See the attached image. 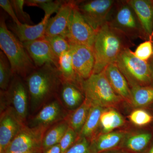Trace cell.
Listing matches in <instances>:
<instances>
[{
  "mask_svg": "<svg viewBox=\"0 0 153 153\" xmlns=\"http://www.w3.org/2000/svg\"><path fill=\"white\" fill-rule=\"evenodd\" d=\"M25 79L32 112L57 97L62 82L58 69L51 64L36 68Z\"/></svg>",
  "mask_w": 153,
  "mask_h": 153,
  "instance_id": "1",
  "label": "cell"
},
{
  "mask_svg": "<svg viewBox=\"0 0 153 153\" xmlns=\"http://www.w3.org/2000/svg\"><path fill=\"white\" fill-rule=\"evenodd\" d=\"M134 46L123 33L106 23L97 32L92 47L95 59L92 74L100 73L115 63L122 52Z\"/></svg>",
  "mask_w": 153,
  "mask_h": 153,
  "instance_id": "2",
  "label": "cell"
},
{
  "mask_svg": "<svg viewBox=\"0 0 153 153\" xmlns=\"http://www.w3.org/2000/svg\"><path fill=\"white\" fill-rule=\"evenodd\" d=\"M0 48L8 59L14 74L25 79L37 68L23 43L8 30L4 17L0 20Z\"/></svg>",
  "mask_w": 153,
  "mask_h": 153,
  "instance_id": "3",
  "label": "cell"
},
{
  "mask_svg": "<svg viewBox=\"0 0 153 153\" xmlns=\"http://www.w3.org/2000/svg\"><path fill=\"white\" fill-rule=\"evenodd\" d=\"M107 23L131 41L137 39L148 40L136 14L127 0L116 1Z\"/></svg>",
  "mask_w": 153,
  "mask_h": 153,
  "instance_id": "4",
  "label": "cell"
},
{
  "mask_svg": "<svg viewBox=\"0 0 153 153\" xmlns=\"http://www.w3.org/2000/svg\"><path fill=\"white\" fill-rule=\"evenodd\" d=\"M81 88L85 99L92 105L109 107L123 100L113 89L104 70L82 80Z\"/></svg>",
  "mask_w": 153,
  "mask_h": 153,
  "instance_id": "5",
  "label": "cell"
},
{
  "mask_svg": "<svg viewBox=\"0 0 153 153\" xmlns=\"http://www.w3.org/2000/svg\"><path fill=\"white\" fill-rule=\"evenodd\" d=\"M115 63L130 88L151 86L152 73L148 61L139 59L130 48L122 52Z\"/></svg>",
  "mask_w": 153,
  "mask_h": 153,
  "instance_id": "6",
  "label": "cell"
},
{
  "mask_svg": "<svg viewBox=\"0 0 153 153\" xmlns=\"http://www.w3.org/2000/svg\"><path fill=\"white\" fill-rule=\"evenodd\" d=\"M49 128L23 126L4 153H30L43 150L42 143Z\"/></svg>",
  "mask_w": 153,
  "mask_h": 153,
  "instance_id": "7",
  "label": "cell"
},
{
  "mask_svg": "<svg viewBox=\"0 0 153 153\" xmlns=\"http://www.w3.org/2000/svg\"><path fill=\"white\" fill-rule=\"evenodd\" d=\"M115 2L114 0L77 1L76 7L83 19L97 32L107 22Z\"/></svg>",
  "mask_w": 153,
  "mask_h": 153,
  "instance_id": "8",
  "label": "cell"
},
{
  "mask_svg": "<svg viewBox=\"0 0 153 153\" xmlns=\"http://www.w3.org/2000/svg\"><path fill=\"white\" fill-rule=\"evenodd\" d=\"M96 34V31L79 13L76 4L71 13L65 38L71 45H83L92 48Z\"/></svg>",
  "mask_w": 153,
  "mask_h": 153,
  "instance_id": "9",
  "label": "cell"
},
{
  "mask_svg": "<svg viewBox=\"0 0 153 153\" xmlns=\"http://www.w3.org/2000/svg\"><path fill=\"white\" fill-rule=\"evenodd\" d=\"M69 113L57 96L41 108L30 120L28 126L49 128L55 124L66 120Z\"/></svg>",
  "mask_w": 153,
  "mask_h": 153,
  "instance_id": "10",
  "label": "cell"
},
{
  "mask_svg": "<svg viewBox=\"0 0 153 153\" xmlns=\"http://www.w3.org/2000/svg\"><path fill=\"white\" fill-rule=\"evenodd\" d=\"M6 93L10 106L15 111L20 120L25 123L30 100L27 88L22 77L15 74Z\"/></svg>",
  "mask_w": 153,
  "mask_h": 153,
  "instance_id": "11",
  "label": "cell"
},
{
  "mask_svg": "<svg viewBox=\"0 0 153 153\" xmlns=\"http://www.w3.org/2000/svg\"><path fill=\"white\" fill-rule=\"evenodd\" d=\"M25 123L17 116L11 107L1 113L0 153H4Z\"/></svg>",
  "mask_w": 153,
  "mask_h": 153,
  "instance_id": "12",
  "label": "cell"
},
{
  "mask_svg": "<svg viewBox=\"0 0 153 153\" xmlns=\"http://www.w3.org/2000/svg\"><path fill=\"white\" fill-rule=\"evenodd\" d=\"M23 45L36 68L51 64L58 68V58L45 38L23 42Z\"/></svg>",
  "mask_w": 153,
  "mask_h": 153,
  "instance_id": "13",
  "label": "cell"
},
{
  "mask_svg": "<svg viewBox=\"0 0 153 153\" xmlns=\"http://www.w3.org/2000/svg\"><path fill=\"white\" fill-rule=\"evenodd\" d=\"M70 52L74 69L79 78L81 80L89 78L93 74L95 63L92 47L71 45Z\"/></svg>",
  "mask_w": 153,
  "mask_h": 153,
  "instance_id": "14",
  "label": "cell"
},
{
  "mask_svg": "<svg viewBox=\"0 0 153 153\" xmlns=\"http://www.w3.org/2000/svg\"><path fill=\"white\" fill-rule=\"evenodd\" d=\"M76 2L77 1H63L56 15L49 19L45 36H60L65 38L71 13Z\"/></svg>",
  "mask_w": 153,
  "mask_h": 153,
  "instance_id": "15",
  "label": "cell"
},
{
  "mask_svg": "<svg viewBox=\"0 0 153 153\" xmlns=\"http://www.w3.org/2000/svg\"><path fill=\"white\" fill-rule=\"evenodd\" d=\"M139 20L148 40L153 36V0H127Z\"/></svg>",
  "mask_w": 153,
  "mask_h": 153,
  "instance_id": "16",
  "label": "cell"
},
{
  "mask_svg": "<svg viewBox=\"0 0 153 153\" xmlns=\"http://www.w3.org/2000/svg\"><path fill=\"white\" fill-rule=\"evenodd\" d=\"M50 15H45L42 21L35 25L14 23L10 26V31L21 42H26L45 38V32Z\"/></svg>",
  "mask_w": 153,
  "mask_h": 153,
  "instance_id": "17",
  "label": "cell"
},
{
  "mask_svg": "<svg viewBox=\"0 0 153 153\" xmlns=\"http://www.w3.org/2000/svg\"><path fill=\"white\" fill-rule=\"evenodd\" d=\"M104 71L108 82L116 93L123 100L131 103V88L116 63H114L109 64Z\"/></svg>",
  "mask_w": 153,
  "mask_h": 153,
  "instance_id": "18",
  "label": "cell"
},
{
  "mask_svg": "<svg viewBox=\"0 0 153 153\" xmlns=\"http://www.w3.org/2000/svg\"><path fill=\"white\" fill-rule=\"evenodd\" d=\"M58 96L65 108L71 112L79 107L85 98L81 88L66 82H62Z\"/></svg>",
  "mask_w": 153,
  "mask_h": 153,
  "instance_id": "19",
  "label": "cell"
},
{
  "mask_svg": "<svg viewBox=\"0 0 153 153\" xmlns=\"http://www.w3.org/2000/svg\"><path fill=\"white\" fill-rule=\"evenodd\" d=\"M126 135L125 132L118 131L102 133L91 140L90 153H100L114 149L123 142Z\"/></svg>",
  "mask_w": 153,
  "mask_h": 153,
  "instance_id": "20",
  "label": "cell"
},
{
  "mask_svg": "<svg viewBox=\"0 0 153 153\" xmlns=\"http://www.w3.org/2000/svg\"><path fill=\"white\" fill-rule=\"evenodd\" d=\"M57 69L62 82H71L81 88L82 80L79 78L75 71L70 50L60 55Z\"/></svg>",
  "mask_w": 153,
  "mask_h": 153,
  "instance_id": "21",
  "label": "cell"
},
{
  "mask_svg": "<svg viewBox=\"0 0 153 153\" xmlns=\"http://www.w3.org/2000/svg\"><path fill=\"white\" fill-rule=\"evenodd\" d=\"M91 106L90 102L85 98L83 103L71 111L66 119L69 126L78 135L87 120Z\"/></svg>",
  "mask_w": 153,
  "mask_h": 153,
  "instance_id": "22",
  "label": "cell"
},
{
  "mask_svg": "<svg viewBox=\"0 0 153 153\" xmlns=\"http://www.w3.org/2000/svg\"><path fill=\"white\" fill-rule=\"evenodd\" d=\"M104 110V108L102 107L91 106L87 120L78 135V138L84 137L88 140L93 138L100 125V116Z\"/></svg>",
  "mask_w": 153,
  "mask_h": 153,
  "instance_id": "23",
  "label": "cell"
},
{
  "mask_svg": "<svg viewBox=\"0 0 153 153\" xmlns=\"http://www.w3.org/2000/svg\"><path fill=\"white\" fill-rule=\"evenodd\" d=\"M68 127L69 126L66 119L49 128L45 133L43 138V150L59 144Z\"/></svg>",
  "mask_w": 153,
  "mask_h": 153,
  "instance_id": "24",
  "label": "cell"
},
{
  "mask_svg": "<svg viewBox=\"0 0 153 153\" xmlns=\"http://www.w3.org/2000/svg\"><path fill=\"white\" fill-rule=\"evenodd\" d=\"M124 120L120 114L112 108L104 109L100 116V125L102 133L112 132L123 125Z\"/></svg>",
  "mask_w": 153,
  "mask_h": 153,
  "instance_id": "25",
  "label": "cell"
},
{
  "mask_svg": "<svg viewBox=\"0 0 153 153\" xmlns=\"http://www.w3.org/2000/svg\"><path fill=\"white\" fill-rule=\"evenodd\" d=\"M131 103L136 107H143L153 101V87L152 86H135L131 88Z\"/></svg>",
  "mask_w": 153,
  "mask_h": 153,
  "instance_id": "26",
  "label": "cell"
},
{
  "mask_svg": "<svg viewBox=\"0 0 153 153\" xmlns=\"http://www.w3.org/2000/svg\"><path fill=\"white\" fill-rule=\"evenodd\" d=\"M152 138V134L149 133H140L126 135L123 142L124 147L134 152L143 150L147 146Z\"/></svg>",
  "mask_w": 153,
  "mask_h": 153,
  "instance_id": "27",
  "label": "cell"
},
{
  "mask_svg": "<svg viewBox=\"0 0 153 153\" xmlns=\"http://www.w3.org/2000/svg\"><path fill=\"white\" fill-rule=\"evenodd\" d=\"M14 75L10 62L4 52H0V88L7 90Z\"/></svg>",
  "mask_w": 153,
  "mask_h": 153,
  "instance_id": "28",
  "label": "cell"
},
{
  "mask_svg": "<svg viewBox=\"0 0 153 153\" xmlns=\"http://www.w3.org/2000/svg\"><path fill=\"white\" fill-rule=\"evenodd\" d=\"M63 1H53L52 0H27L25 1V4L28 6L37 7L40 8L44 11L45 15L51 16L54 13H57L63 3Z\"/></svg>",
  "mask_w": 153,
  "mask_h": 153,
  "instance_id": "29",
  "label": "cell"
},
{
  "mask_svg": "<svg viewBox=\"0 0 153 153\" xmlns=\"http://www.w3.org/2000/svg\"><path fill=\"white\" fill-rule=\"evenodd\" d=\"M45 38L49 42L52 51L58 58L63 53L70 51L71 49V45L69 42L62 36H45Z\"/></svg>",
  "mask_w": 153,
  "mask_h": 153,
  "instance_id": "30",
  "label": "cell"
},
{
  "mask_svg": "<svg viewBox=\"0 0 153 153\" xmlns=\"http://www.w3.org/2000/svg\"><path fill=\"white\" fill-rule=\"evenodd\" d=\"M132 123L135 125L142 126L150 123L153 120L152 115L147 111L142 109L134 110L129 116Z\"/></svg>",
  "mask_w": 153,
  "mask_h": 153,
  "instance_id": "31",
  "label": "cell"
},
{
  "mask_svg": "<svg viewBox=\"0 0 153 153\" xmlns=\"http://www.w3.org/2000/svg\"><path fill=\"white\" fill-rule=\"evenodd\" d=\"M10 1L17 18L22 24L33 25V23L31 20L30 15L24 10V6L25 4V0H12Z\"/></svg>",
  "mask_w": 153,
  "mask_h": 153,
  "instance_id": "32",
  "label": "cell"
},
{
  "mask_svg": "<svg viewBox=\"0 0 153 153\" xmlns=\"http://www.w3.org/2000/svg\"><path fill=\"white\" fill-rule=\"evenodd\" d=\"M139 59L148 61L153 54V44L152 40H147L139 45L134 52Z\"/></svg>",
  "mask_w": 153,
  "mask_h": 153,
  "instance_id": "33",
  "label": "cell"
},
{
  "mask_svg": "<svg viewBox=\"0 0 153 153\" xmlns=\"http://www.w3.org/2000/svg\"><path fill=\"white\" fill-rule=\"evenodd\" d=\"M78 137V134L69 126L59 143L61 148V153L65 152L71 147L76 142Z\"/></svg>",
  "mask_w": 153,
  "mask_h": 153,
  "instance_id": "34",
  "label": "cell"
},
{
  "mask_svg": "<svg viewBox=\"0 0 153 153\" xmlns=\"http://www.w3.org/2000/svg\"><path fill=\"white\" fill-rule=\"evenodd\" d=\"M90 142L85 138H78L74 144L64 153H90Z\"/></svg>",
  "mask_w": 153,
  "mask_h": 153,
  "instance_id": "35",
  "label": "cell"
},
{
  "mask_svg": "<svg viewBox=\"0 0 153 153\" xmlns=\"http://www.w3.org/2000/svg\"><path fill=\"white\" fill-rule=\"evenodd\" d=\"M0 6L11 17L15 24L20 25L22 24L17 18L10 1L9 0H0Z\"/></svg>",
  "mask_w": 153,
  "mask_h": 153,
  "instance_id": "36",
  "label": "cell"
},
{
  "mask_svg": "<svg viewBox=\"0 0 153 153\" xmlns=\"http://www.w3.org/2000/svg\"><path fill=\"white\" fill-rule=\"evenodd\" d=\"M42 153H61V148L59 144H57L43 150Z\"/></svg>",
  "mask_w": 153,
  "mask_h": 153,
  "instance_id": "37",
  "label": "cell"
},
{
  "mask_svg": "<svg viewBox=\"0 0 153 153\" xmlns=\"http://www.w3.org/2000/svg\"><path fill=\"white\" fill-rule=\"evenodd\" d=\"M153 44V40H152ZM148 63H149V66L150 68L152 73V84L151 86L153 87V54L152 57L150 58L149 60H148Z\"/></svg>",
  "mask_w": 153,
  "mask_h": 153,
  "instance_id": "38",
  "label": "cell"
},
{
  "mask_svg": "<svg viewBox=\"0 0 153 153\" xmlns=\"http://www.w3.org/2000/svg\"><path fill=\"white\" fill-rule=\"evenodd\" d=\"M100 153H128L125 151L120 150L112 149L110 150L105 151Z\"/></svg>",
  "mask_w": 153,
  "mask_h": 153,
  "instance_id": "39",
  "label": "cell"
},
{
  "mask_svg": "<svg viewBox=\"0 0 153 153\" xmlns=\"http://www.w3.org/2000/svg\"><path fill=\"white\" fill-rule=\"evenodd\" d=\"M43 152V150L39 151V152H30V153H21V152H10L7 153H42Z\"/></svg>",
  "mask_w": 153,
  "mask_h": 153,
  "instance_id": "40",
  "label": "cell"
},
{
  "mask_svg": "<svg viewBox=\"0 0 153 153\" xmlns=\"http://www.w3.org/2000/svg\"><path fill=\"white\" fill-rule=\"evenodd\" d=\"M149 153H153V146H152V147L151 148V149L150 150Z\"/></svg>",
  "mask_w": 153,
  "mask_h": 153,
  "instance_id": "41",
  "label": "cell"
},
{
  "mask_svg": "<svg viewBox=\"0 0 153 153\" xmlns=\"http://www.w3.org/2000/svg\"><path fill=\"white\" fill-rule=\"evenodd\" d=\"M153 40V38H152V40Z\"/></svg>",
  "mask_w": 153,
  "mask_h": 153,
  "instance_id": "42",
  "label": "cell"
}]
</instances>
